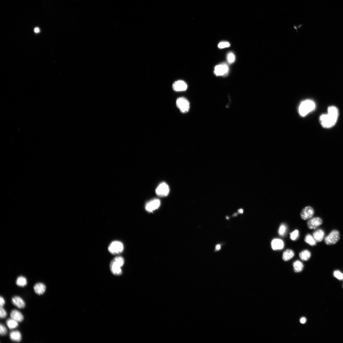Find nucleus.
<instances>
[{
  "mask_svg": "<svg viewBox=\"0 0 343 343\" xmlns=\"http://www.w3.org/2000/svg\"><path fill=\"white\" fill-rule=\"evenodd\" d=\"M271 246L273 250H281L284 248V244L282 240L275 239L272 241Z\"/></svg>",
  "mask_w": 343,
  "mask_h": 343,
  "instance_id": "2eb2a0df",
  "label": "nucleus"
},
{
  "mask_svg": "<svg viewBox=\"0 0 343 343\" xmlns=\"http://www.w3.org/2000/svg\"><path fill=\"white\" fill-rule=\"evenodd\" d=\"M316 107V105L312 100H307L300 103L299 108L300 115L305 116L313 111Z\"/></svg>",
  "mask_w": 343,
  "mask_h": 343,
  "instance_id": "7ed1b4c3",
  "label": "nucleus"
},
{
  "mask_svg": "<svg viewBox=\"0 0 343 343\" xmlns=\"http://www.w3.org/2000/svg\"><path fill=\"white\" fill-rule=\"evenodd\" d=\"M238 211L240 214H243V211L242 209H240L238 210Z\"/></svg>",
  "mask_w": 343,
  "mask_h": 343,
  "instance_id": "c9c22d12",
  "label": "nucleus"
},
{
  "mask_svg": "<svg viewBox=\"0 0 343 343\" xmlns=\"http://www.w3.org/2000/svg\"><path fill=\"white\" fill-rule=\"evenodd\" d=\"M0 302H1L0 303L1 307H3L5 304V301L4 298L2 297H0Z\"/></svg>",
  "mask_w": 343,
  "mask_h": 343,
  "instance_id": "2f4dec72",
  "label": "nucleus"
},
{
  "mask_svg": "<svg viewBox=\"0 0 343 343\" xmlns=\"http://www.w3.org/2000/svg\"><path fill=\"white\" fill-rule=\"evenodd\" d=\"M230 43L228 42H221L218 45V47L220 49L228 47L230 46Z\"/></svg>",
  "mask_w": 343,
  "mask_h": 343,
  "instance_id": "c85d7f7f",
  "label": "nucleus"
},
{
  "mask_svg": "<svg viewBox=\"0 0 343 343\" xmlns=\"http://www.w3.org/2000/svg\"><path fill=\"white\" fill-rule=\"evenodd\" d=\"M322 223V220L321 218L317 217L312 218L308 221L307 225L310 229H315L320 226Z\"/></svg>",
  "mask_w": 343,
  "mask_h": 343,
  "instance_id": "9b49d317",
  "label": "nucleus"
},
{
  "mask_svg": "<svg viewBox=\"0 0 343 343\" xmlns=\"http://www.w3.org/2000/svg\"><path fill=\"white\" fill-rule=\"evenodd\" d=\"M226 219H228H228H229V218H228V216H226Z\"/></svg>",
  "mask_w": 343,
  "mask_h": 343,
  "instance_id": "4c0bfd02",
  "label": "nucleus"
},
{
  "mask_svg": "<svg viewBox=\"0 0 343 343\" xmlns=\"http://www.w3.org/2000/svg\"><path fill=\"white\" fill-rule=\"evenodd\" d=\"M290 235L291 239L292 241H295L298 239L299 236L298 231L297 230L294 231Z\"/></svg>",
  "mask_w": 343,
  "mask_h": 343,
  "instance_id": "bb28decb",
  "label": "nucleus"
},
{
  "mask_svg": "<svg viewBox=\"0 0 343 343\" xmlns=\"http://www.w3.org/2000/svg\"><path fill=\"white\" fill-rule=\"evenodd\" d=\"M34 290L37 294L39 295H43L46 291V287L45 285L42 283H38L34 286Z\"/></svg>",
  "mask_w": 343,
  "mask_h": 343,
  "instance_id": "dca6fc26",
  "label": "nucleus"
},
{
  "mask_svg": "<svg viewBox=\"0 0 343 343\" xmlns=\"http://www.w3.org/2000/svg\"><path fill=\"white\" fill-rule=\"evenodd\" d=\"M12 304L20 309L24 308L26 304L24 300L19 296H15L12 298Z\"/></svg>",
  "mask_w": 343,
  "mask_h": 343,
  "instance_id": "ddd939ff",
  "label": "nucleus"
},
{
  "mask_svg": "<svg viewBox=\"0 0 343 343\" xmlns=\"http://www.w3.org/2000/svg\"><path fill=\"white\" fill-rule=\"evenodd\" d=\"M17 285L20 287H24L27 284V281L26 278L22 276L18 277L16 281Z\"/></svg>",
  "mask_w": 343,
  "mask_h": 343,
  "instance_id": "b1692460",
  "label": "nucleus"
},
{
  "mask_svg": "<svg viewBox=\"0 0 343 343\" xmlns=\"http://www.w3.org/2000/svg\"><path fill=\"white\" fill-rule=\"evenodd\" d=\"M334 276L340 280L343 279V274L339 270L335 271L334 272Z\"/></svg>",
  "mask_w": 343,
  "mask_h": 343,
  "instance_id": "cd10ccee",
  "label": "nucleus"
},
{
  "mask_svg": "<svg viewBox=\"0 0 343 343\" xmlns=\"http://www.w3.org/2000/svg\"><path fill=\"white\" fill-rule=\"evenodd\" d=\"M328 113L321 116L320 120L322 126L325 128H330L336 123L339 115L338 108L332 106L328 108Z\"/></svg>",
  "mask_w": 343,
  "mask_h": 343,
  "instance_id": "f257e3e1",
  "label": "nucleus"
},
{
  "mask_svg": "<svg viewBox=\"0 0 343 343\" xmlns=\"http://www.w3.org/2000/svg\"><path fill=\"white\" fill-rule=\"evenodd\" d=\"M227 58L228 63L229 64H232L235 60V56L233 53L230 52L228 54Z\"/></svg>",
  "mask_w": 343,
  "mask_h": 343,
  "instance_id": "393cba45",
  "label": "nucleus"
},
{
  "mask_svg": "<svg viewBox=\"0 0 343 343\" xmlns=\"http://www.w3.org/2000/svg\"><path fill=\"white\" fill-rule=\"evenodd\" d=\"M10 316L11 318L18 322H21L24 319L23 314L17 310H13L11 312Z\"/></svg>",
  "mask_w": 343,
  "mask_h": 343,
  "instance_id": "4468645a",
  "label": "nucleus"
},
{
  "mask_svg": "<svg viewBox=\"0 0 343 343\" xmlns=\"http://www.w3.org/2000/svg\"><path fill=\"white\" fill-rule=\"evenodd\" d=\"M124 249L123 243L118 241L112 242L109 245L108 250L113 255L120 254L122 252Z\"/></svg>",
  "mask_w": 343,
  "mask_h": 343,
  "instance_id": "20e7f679",
  "label": "nucleus"
},
{
  "mask_svg": "<svg viewBox=\"0 0 343 343\" xmlns=\"http://www.w3.org/2000/svg\"><path fill=\"white\" fill-rule=\"evenodd\" d=\"M294 255V252L292 250L290 249H286L284 252L283 253V260L284 261H288L293 258Z\"/></svg>",
  "mask_w": 343,
  "mask_h": 343,
  "instance_id": "6ab92c4d",
  "label": "nucleus"
},
{
  "mask_svg": "<svg viewBox=\"0 0 343 343\" xmlns=\"http://www.w3.org/2000/svg\"><path fill=\"white\" fill-rule=\"evenodd\" d=\"M306 319L304 318L303 317L300 319V322L302 324H304L306 323Z\"/></svg>",
  "mask_w": 343,
  "mask_h": 343,
  "instance_id": "473e14b6",
  "label": "nucleus"
},
{
  "mask_svg": "<svg viewBox=\"0 0 343 343\" xmlns=\"http://www.w3.org/2000/svg\"><path fill=\"white\" fill-rule=\"evenodd\" d=\"M7 315V313L5 310L3 308V307H1V309H0V317L1 318H4L6 317Z\"/></svg>",
  "mask_w": 343,
  "mask_h": 343,
  "instance_id": "7c9ffc66",
  "label": "nucleus"
},
{
  "mask_svg": "<svg viewBox=\"0 0 343 343\" xmlns=\"http://www.w3.org/2000/svg\"><path fill=\"white\" fill-rule=\"evenodd\" d=\"M324 231L321 229H319L315 231L313 236L316 242H320L324 239Z\"/></svg>",
  "mask_w": 343,
  "mask_h": 343,
  "instance_id": "f3484780",
  "label": "nucleus"
},
{
  "mask_svg": "<svg viewBox=\"0 0 343 343\" xmlns=\"http://www.w3.org/2000/svg\"><path fill=\"white\" fill-rule=\"evenodd\" d=\"M293 266L294 270L295 272H300L302 271L304 267L303 263L299 261H297L293 262Z\"/></svg>",
  "mask_w": 343,
  "mask_h": 343,
  "instance_id": "412c9836",
  "label": "nucleus"
},
{
  "mask_svg": "<svg viewBox=\"0 0 343 343\" xmlns=\"http://www.w3.org/2000/svg\"><path fill=\"white\" fill-rule=\"evenodd\" d=\"M314 214V211L312 208L307 206L303 209L300 213L301 218L304 220H306L312 218Z\"/></svg>",
  "mask_w": 343,
  "mask_h": 343,
  "instance_id": "1a4fd4ad",
  "label": "nucleus"
},
{
  "mask_svg": "<svg viewBox=\"0 0 343 343\" xmlns=\"http://www.w3.org/2000/svg\"><path fill=\"white\" fill-rule=\"evenodd\" d=\"M6 324L10 330L13 329L19 326L18 322L11 318L7 320Z\"/></svg>",
  "mask_w": 343,
  "mask_h": 343,
  "instance_id": "4be33fe9",
  "label": "nucleus"
},
{
  "mask_svg": "<svg viewBox=\"0 0 343 343\" xmlns=\"http://www.w3.org/2000/svg\"><path fill=\"white\" fill-rule=\"evenodd\" d=\"M9 335L10 339L13 341L19 342L22 341V334L18 331H13L11 332Z\"/></svg>",
  "mask_w": 343,
  "mask_h": 343,
  "instance_id": "a211bd4d",
  "label": "nucleus"
},
{
  "mask_svg": "<svg viewBox=\"0 0 343 343\" xmlns=\"http://www.w3.org/2000/svg\"><path fill=\"white\" fill-rule=\"evenodd\" d=\"M124 263V258L121 256L116 257L111 261L110 265L111 271L115 275L120 276L122 274L121 267Z\"/></svg>",
  "mask_w": 343,
  "mask_h": 343,
  "instance_id": "f03ea898",
  "label": "nucleus"
},
{
  "mask_svg": "<svg viewBox=\"0 0 343 343\" xmlns=\"http://www.w3.org/2000/svg\"><path fill=\"white\" fill-rule=\"evenodd\" d=\"M170 188L168 185L164 183L160 184L156 190V194L160 197H166L169 194Z\"/></svg>",
  "mask_w": 343,
  "mask_h": 343,
  "instance_id": "6e6552de",
  "label": "nucleus"
},
{
  "mask_svg": "<svg viewBox=\"0 0 343 343\" xmlns=\"http://www.w3.org/2000/svg\"><path fill=\"white\" fill-rule=\"evenodd\" d=\"M340 239V234L337 230H334L329 234L325 239V242L328 245H332L336 243Z\"/></svg>",
  "mask_w": 343,
  "mask_h": 343,
  "instance_id": "423d86ee",
  "label": "nucleus"
},
{
  "mask_svg": "<svg viewBox=\"0 0 343 343\" xmlns=\"http://www.w3.org/2000/svg\"><path fill=\"white\" fill-rule=\"evenodd\" d=\"M160 205V200L156 199L150 201L146 206V208L149 212H151L157 209Z\"/></svg>",
  "mask_w": 343,
  "mask_h": 343,
  "instance_id": "f8f14e48",
  "label": "nucleus"
},
{
  "mask_svg": "<svg viewBox=\"0 0 343 343\" xmlns=\"http://www.w3.org/2000/svg\"><path fill=\"white\" fill-rule=\"evenodd\" d=\"M221 249V246L219 244L217 245L215 247V249L216 251H219Z\"/></svg>",
  "mask_w": 343,
  "mask_h": 343,
  "instance_id": "72a5a7b5",
  "label": "nucleus"
},
{
  "mask_svg": "<svg viewBox=\"0 0 343 343\" xmlns=\"http://www.w3.org/2000/svg\"><path fill=\"white\" fill-rule=\"evenodd\" d=\"M228 72V67L225 63L217 65L214 68V73L217 76L226 75Z\"/></svg>",
  "mask_w": 343,
  "mask_h": 343,
  "instance_id": "0eeeda50",
  "label": "nucleus"
},
{
  "mask_svg": "<svg viewBox=\"0 0 343 343\" xmlns=\"http://www.w3.org/2000/svg\"><path fill=\"white\" fill-rule=\"evenodd\" d=\"M187 88V84L184 81L179 80L175 81L173 84V90L177 92L184 91Z\"/></svg>",
  "mask_w": 343,
  "mask_h": 343,
  "instance_id": "9d476101",
  "label": "nucleus"
},
{
  "mask_svg": "<svg viewBox=\"0 0 343 343\" xmlns=\"http://www.w3.org/2000/svg\"><path fill=\"white\" fill-rule=\"evenodd\" d=\"M34 31L36 33H38L39 32L40 29L38 27H36L34 29Z\"/></svg>",
  "mask_w": 343,
  "mask_h": 343,
  "instance_id": "f704fd0d",
  "label": "nucleus"
},
{
  "mask_svg": "<svg viewBox=\"0 0 343 343\" xmlns=\"http://www.w3.org/2000/svg\"><path fill=\"white\" fill-rule=\"evenodd\" d=\"M8 332V331L6 327L2 324L0 325V333L2 336L5 335Z\"/></svg>",
  "mask_w": 343,
  "mask_h": 343,
  "instance_id": "c756f323",
  "label": "nucleus"
},
{
  "mask_svg": "<svg viewBox=\"0 0 343 343\" xmlns=\"http://www.w3.org/2000/svg\"><path fill=\"white\" fill-rule=\"evenodd\" d=\"M304 240L306 243L311 246H315L316 245V242L313 237L310 234H307Z\"/></svg>",
  "mask_w": 343,
  "mask_h": 343,
  "instance_id": "5701e85b",
  "label": "nucleus"
},
{
  "mask_svg": "<svg viewBox=\"0 0 343 343\" xmlns=\"http://www.w3.org/2000/svg\"><path fill=\"white\" fill-rule=\"evenodd\" d=\"M237 214L236 213L234 214L233 215V216H237Z\"/></svg>",
  "mask_w": 343,
  "mask_h": 343,
  "instance_id": "e433bc0d",
  "label": "nucleus"
},
{
  "mask_svg": "<svg viewBox=\"0 0 343 343\" xmlns=\"http://www.w3.org/2000/svg\"><path fill=\"white\" fill-rule=\"evenodd\" d=\"M176 104L177 108L182 113H186L188 112L190 110V103L184 97L178 98Z\"/></svg>",
  "mask_w": 343,
  "mask_h": 343,
  "instance_id": "39448f33",
  "label": "nucleus"
},
{
  "mask_svg": "<svg viewBox=\"0 0 343 343\" xmlns=\"http://www.w3.org/2000/svg\"><path fill=\"white\" fill-rule=\"evenodd\" d=\"M287 228L284 224H282L280 226L279 230L278 233L280 235L283 236L286 232Z\"/></svg>",
  "mask_w": 343,
  "mask_h": 343,
  "instance_id": "a878e982",
  "label": "nucleus"
},
{
  "mask_svg": "<svg viewBox=\"0 0 343 343\" xmlns=\"http://www.w3.org/2000/svg\"><path fill=\"white\" fill-rule=\"evenodd\" d=\"M310 252L307 250H304L300 252L299 256L300 258L304 261L308 260L311 257Z\"/></svg>",
  "mask_w": 343,
  "mask_h": 343,
  "instance_id": "aec40b11",
  "label": "nucleus"
}]
</instances>
